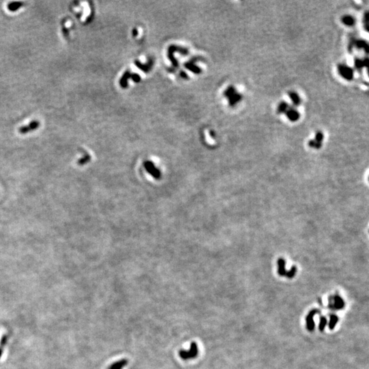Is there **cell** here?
<instances>
[{
	"instance_id": "obj_1",
	"label": "cell",
	"mask_w": 369,
	"mask_h": 369,
	"mask_svg": "<svg viewBox=\"0 0 369 369\" xmlns=\"http://www.w3.org/2000/svg\"><path fill=\"white\" fill-rule=\"evenodd\" d=\"M179 354L180 358L184 360H191V359L196 358L198 354V347L197 343L195 342H191L190 348L189 349H181L179 351Z\"/></svg>"
},
{
	"instance_id": "obj_2",
	"label": "cell",
	"mask_w": 369,
	"mask_h": 369,
	"mask_svg": "<svg viewBox=\"0 0 369 369\" xmlns=\"http://www.w3.org/2000/svg\"><path fill=\"white\" fill-rule=\"evenodd\" d=\"M344 306V301L343 299L339 295H335L334 297H330L329 298V304L328 307L332 310H341Z\"/></svg>"
},
{
	"instance_id": "obj_3",
	"label": "cell",
	"mask_w": 369,
	"mask_h": 369,
	"mask_svg": "<svg viewBox=\"0 0 369 369\" xmlns=\"http://www.w3.org/2000/svg\"><path fill=\"white\" fill-rule=\"evenodd\" d=\"M320 312L319 310L317 309H313L312 310L309 312V313L308 314L306 319V327L308 331H313L314 329H315V321H314V317L317 315V314L319 313Z\"/></svg>"
},
{
	"instance_id": "obj_4",
	"label": "cell",
	"mask_w": 369,
	"mask_h": 369,
	"mask_svg": "<svg viewBox=\"0 0 369 369\" xmlns=\"http://www.w3.org/2000/svg\"><path fill=\"white\" fill-rule=\"evenodd\" d=\"M226 97L230 98V103H231V105H234V103L239 101L241 98L233 87H230V88L228 89V90H226Z\"/></svg>"
},
{
	"instance_id": "obj_5",
	"label": "cell",
	"mask_w": 369,
	"mask_h": 369,
	"mask_svg": "<svg viewBox=\"0 0 369 369\" xmlns=\"http://www.w3.org/2000/svg\"><path fill=\"white\" fill-rule=\"evenodd\" d=\"M39 122L38 121H32L31 123H30L29 125L27 126H23V127H21L19 129V133L21 134H25L28 133V132L33 131V130H35L36 129H38V127H39Z\"/></svg>"
},
{
	"instance_id": "obj_6",
	"label": "cell",
	"mask_w": 369,
	"mask_h": 369,
	"mask_svg": "<svg viewBox=\"0 0 369 369\" xmlns=\"http://www.w3.org/2000/svg\"><path fill=\"white\" fill-rule=\"evenodd\" d=\"M339 72L342 77L347 79H351L352 78L353 75V73L351 69L349 68L348 66H344V65L340 66Z\"/></svg>"
},
{
	"instance_id": "obj_7",
	"label": "cell",
	"mask_w": 369,
	"mask_h": 369,
	"mask_svg": "<svg viewBox=\"0 0 369 369\" xmlns=\"http://www.w3.org/2000/svg\"><path fill=\"white\" fill-rule=\"evenodd\" d=\"M128 364L127 359H121L110 365L108 369H122Z\"/></svg>"
},
{
	"instance_id": "obj_8",
	"label": "cell",
	"mask_w": 369,
	"mask_h": 369,
	"mask_svg": "<svg viewBox=\"0 0 369 369\" xmlns=\"http://www.w3.org/2000/svg\"><path fill=\"white\" fill-rule=\"evenodd\" d=\"M287 117L291 121H296L297 119H299V114L297 112L295 109H291L288 108L287 111H286Z\"/></svg>"
},
{
	"instance_id": "obj_9",
	"label": "cell",
	"mask_w": 369,
	"mask_h": 369,
	"mask_svg": "<svg viewBox=\"0 0 369 369\" xmlns=\"http://www.w3.org/2000/svg\"><path fill=\"white\" fill-rule=\"evenodd\" d=\"M338 321V317L337 315H332L330 316V319H329V329H334V327L336 324H337Z\"/></svg>"
},
{
	"instance_id": "obj_10",
	"label": "cell",
	"mask_w": 369,
	"mask_h": 369,
	"mask_svg": "<svg viewBox=\"0 0 369 369\" xmlns=\"http://www.w3.org/2000/svg\"><path fill=\"white\" fill-rule=\"evenodd\" d=\"M22 5H23V3L22 2H13L10 4L8 8L10 11H16L17 10L20 8L22 6Z\"/></svg>"
},
{
	"instance_id": "obj_11",
	"label": "cell",
	"mask_w": 369,
	"mask_h": 369,
	"mask_svg": "<svg viewBox=\"0 0 369 369\" xmlns=\"http://www.w3.org/2000/svg\"><path fill=\"white\" fill-rule=\"evenodd\" d=\"M342 22L346 25H352L355 23V20L354 18L352 17L351 16H345L342 18Z\"/></svg>"
},
{
	"instance_id": "obj_12",
	"label": "cell",
	"mask_w": 369,
	"mask_h": 369,
	"mask_svg": "<svg viewBox=\"0 0 369 369\" xmlns=\"http://www.w3.org/2000/svg\"><path fill=\"white\" fill-rule=\"evenodd\" d=\"M290 97H291V101H292L293 103H294V105H299V103H300V98H299V95H297V94H296L295 92H291Z\"/></svg>"
},
{
	"instance_id": "obj_13",
	"label": "cell",
	"mask_w": 369,
	"mask_h": 369,
	"mask_svg": "<svg viewBox=\"0 0 369 369\" xmlns=\"http://www.w3.org/2000/svg\"><path fill=\"white\" fill-rule=\"evenodd\" d=\"M327 319L325 317H321V319H320V323L319 325V329L321 332H323L324 329H325V327L326 325H327Z\"/></svg>"
},
{
	"instance_id": "obj_14",
	"label": "cell",
	"mask_w": 369,
	"mask_h": 369,
	"mask_svg": "<svg viewBox=\"0 0 369 369\" xmlns=\"http://www.w3.org/2000/svg\"><path fill=\"white\" fill-rule=\"evenodd\" d=\"M278 273H279V274L282 276L286 275V271H285V269H284V262L283 261H280V262H279Z\"/></svg>"
},
{
	"instance_id": "obj_15",
	"label": "cell",
	"mask_w": 369,
	"mask_h": 369,
	"mask_svg": "<svg viewBox=\"0 0 369 369\" xmlns=\"http://www.w3.org/2000/svg\"><path fill=\"white\" fill-rule=\"evenodd\" d=\"M288 108H289L288 105H287L286 103H281L280 105H279V107H278V111L280 112H282V113H283V112H286L287 111V109H288Z\"/></svg>"
},
{
	"instance_id": "obj_16",
	"label": "cell",
	"mask_w": 369,
	"mask_h": 369,
	"mask_svg": "<svg viewBox=\"0 0 369 369\" xmlns=\"http://www.w3.org/2000/svg\"><path fill=\"white\" fill-rule=\"evenodd\" d=\"M295 273H296V269H295V267H292L291 271H289V272L286 273V277H288L289 278H293V277H294Z\"/></svg>"
}]
</instances>
